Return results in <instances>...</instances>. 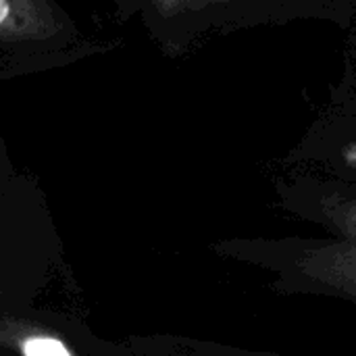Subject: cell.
<instances>
[{
    "mask_svg": "<svg viewBox=\"0 0 356 356\" xmlns=\"http://www.w3.org/2000/svg\"><path fill=\"white\" fill-rule=\"evenodd\" d=\"M77 38L69 15L48 0H0V48L67 46Z\"/></svg>",
    "mask_w": 356,
    "mask_h": 356,
    "instance_id": "6da1fadb",
    "label": "cell"
},
{
    "mask_svg": "<svg viewBox=\"0 0 356 356\" xmlns=\"http://www.w3.org/2000/svg\"><path fill=\"white\" fill-rule=\"evenodd\" d=\"M0 350L15 356H81L54 330L17 317H0Z\"/></svg>",
    "mask_w": 356,
    "mask_h": 356,
    "instance_id": "7a4b0ae2",
    "label": "cell"
},
{
    "mask_svg": "<svg viewBox=\"0 0 356 356\" xmlns=\"http://www.w3.org/2000/svg\"><path fill=\"white\" fill-rule=\"evenodd\" d=\"M0 294H2V290H0Z\"/></svg>",
    "mask_w": 356,
    "mask_h": 356,
    "instance_id": "3957f363",
    "label": "cell"
}]
</instances>
